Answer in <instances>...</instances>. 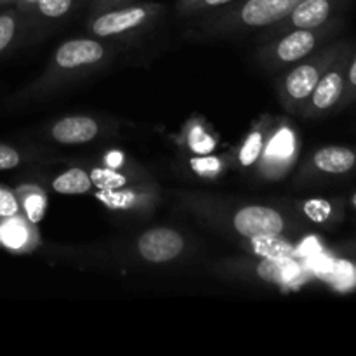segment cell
I'll return each instance as SVG.
<instances>
[{
  "label": "cell",
  "mask_w": 356,
  "mask_h": 356,
  "mask_svg": "<svg viewBox=\"0 0 356 356\" xmlns=\"http://www.w3.org/2000/svg\"><path fill=\"white\" fill-rule=\"evenodd\" d=\"M301 0H235L207 14L204 28L211 33L228 35L273 28L292 13Z\"/></svg>",
  "instance_id": "6da1fadb"
},
{
  "label": "cell",
  "mask_w": 356,
  "mask_h": 356,
  "mask_svg": "<svg viewBox=\"0 0 356 356\" xmlns=\"http://www.w3.org/2000/svg\"><path fill=\"white\" fill-rule=\"evenodd\" d=\"M348 42H350V38H341V40L332 42V44L323 45L318 51L313 52L312 56L299 61L298 66L289 70L282 76L277 87L278 99H280L282 106L289 113L301 117L302 110H305L312 92L315 90L318 80L322 79L323 73L332 65V61L343 51Z\"/></svg>",
  "instance_id": "7a4b0ae2"
},
{
  "label": "cell",
  "mask_w": 356,
  "mask_h": 356,
  "mask_svg": "<svg viewBox=\"0 0 356 356\" xmlns=\"http://www.w3.org/2000/svg\"><path fill=\"white\" fill-rule=\"evenodd\" d=\"M343 28L344 17H337L318 28H299V30L285 31L280 35V38L261 49V59L264 65L271 66V68L296 65L318 51L320 47L327 45V42L337 37Z\"/></svg>",
  "instance_id": "3957f363"
},
{
  "label": "cell",
  "mask_w": 356,
  "mask_h": 356,
  "mask_svg": "<svg viewBox=\"0 0 356 356\" xmlns=\"http://www.w3.org/2000/svg\"><path fill=\"white\" fill-rule=\"evenodd\" d=\"M353 49L355 42L350 40L344 45L343 51L337 54L332 65L327 68V72L316 83L315 90L312 92L305 110H302L301 118L313 120V118L325 117L327 113L334 110H339V103L344 96V89H346L348 65H350Z\"/></svg>",
  "instance_id": "277c9868"
},
{
  "label": "cell",
  "mask_w": 356,
  "mask_h": 356,
  "mask_svg": "<svg viewBox=\"0 0 356 356\" xmlns=\"http://www.w3.org/2000/svg\"><path fill=\"white\" fill-rule=\"evenodd\" d=\"M165 6L156 2L146 3H129L124 7H115V9L101 10L96 17H92L89 23V31L94 37L108 38L118 37V35L131 33L152 23Z\"/></svg>",
  "instance_id": "5b68a950"
},
{
  "label": "cell",
  "mask_w": 356,
  "mask_h": 356,
  "mask_svg": "<svg viewBox=\"0 0 356 356\" xmlns=\"http://www.w3.org/2000/svg\"><path fill=\"white\" fill-rule=\"evenodd\" d=\"M351 0H301L292 13L277 26L282 33L299 28H318L330 21L343 17Z\"/></svg>",
  "instance_id": "8992f818"
},
{
  "label": "cell",
  "mask_w": 356,
  "mask_h": 356,
  "mask_svg": "<svg viewBox=\"0 0 356 356\" xmlns=\"http://www.w3.org/2000/svg\"><path fill=\"white\" fill-rule=\"evenodd\" d=\"M285 218L273 207L245 205L233 216V229L243 238L263 235H282L285 232Z\"/></svg>",
  "instance_id": "52a82bcc"
},
{
  "label": "cell",
  "mask_w": 356,
  "mask_h": 356,
  "mask_svg": "<svg viewBox=\"0 0 356 356\" xmlns=\"http://www.w3.org/2000/svg\"><path fill=\"white\" fill-rule=\"evenodd\" d=\"M184 250V238L172 228H152L138 238V254L153 264L170 263Z\"/></svg>",
  "instance_id": "ba28073f"
},
{
  "label": "cell",
  "mask_w": 356,
  "mask_h": 356,
  "mask_svg": "<svg viewBox=\"0 0 356 356\" xmlns=\"http://www.w3.org/2000/svg\"><path fill=\"white\" fill-rule=\"evenodd\" d=\"M106 56V47L94 38H73L58 47L54 54V68L59 72H76L99 65Z\"/></svg>",
  "instance_id": "9c48e42d"
},
{
  "label": "cell",
  "mask_w": 356,
  "mask_h": 356,
  "mask_svg": "<svg viewBox=\"0 0 356 356\" xmlns=\"http://www.w3.org/2000/svg\"><path fill=\"white\" fill-rule=\"evenodd\" d=\"M313 174L343 177L356 172V148L353 146H323L316 149L308 163Z\"/></svg>",
  "instance_id": "30bf717a"
},
{
  "label": "cell",
  "mask_w": 356,
  "mask_h": 356,
  "mask_svg": "<svg viewBox=\"0 0 356 356\" xmlns=\"http://www.w3.org/2000/svg\"><path fill=\"white\" fill-rule=\"evenodd\" d=\"M99 134V125L92 117L75 115L56 122L51 129V136L59 145H86Z\"/></svg>",
  "instance_id": "8fae6325"
},
{
  "label": "cell",
  "mask_w": 356,
  "mask_h": 356,
  "mask_svg": "<svg viewBox=\"0 0 356 356\" xmlns=\"http://www.w3.org/2000/svg\"><path fill=\"white\" fill-rule=\"evenodd\" d=\"M35 225L19 214L0 221V242L3 247L16 252L30 250L37 243Z\"/></svg>",
  "instance_id": "7c38bea8"
},
{
  "label": "cell",
  "mask_w": 356,
  "mask_h": 356,
  "mask_svg": "<svg viewBox=\"0 0 356 356\" xmlns=\"http://www.w3.org/2000/svg\"><path fill=\"white\" fill-rule=\"evenodd\" d=\"M261 280L275 285H289L299 277V266L291 259H263L256 266Z\"/></svg>",
  "instance_id": "4fadbf2b"
},
{
  "label": "cell",
  "mask_w": 356,
  "mask_h": 356,
  "mask_svg": "<svg viewBox=\"0 0 356 356\" xmlns=\"http://www.w3.org/2000/svg\"><path fill=\"white\" fill-rule=\"evenodd\" d=\"M249 240V249L261 259H291L294 257V245L282 235H263Z\"/></svg>",
  "instance_id": "5bb4252c"
},
{
  "label": "cell",
  "mask_w": 356,
  "mask_h": 356,
  "mask_svg": "<svg viewBox=\"0 0 356 356\" xmlns=\"http://www.w3.org/2000/svg\"><path fill=\"white\" fill-rule=\"evenodd\" d=\"M19 202V209L24 214V218L30 222L37 225L45 214L47 209V197L38 186H19L17 191H14Z\"/></svg>",
  "instance_id": "9a60e30c"
},
{
  "label": "cell",
  "mask_w": 356,
  "mask_h": 356,
  "mask_svg": "<svg viewBox=\"0 0 356 356\" xmlns=\"http://www.w3.org/2000/svg\"><path fill=\"white\" fill-rule=\"evenodd\" d=\"M302 212L308 219L318 225L336 222L343 218L344 205L341 200H327V198H312L302 204Z\"/></svg>",
  "instance_id": "2e32d148"
},
{
  "label": "cell",
  "mask_w": 356,
  "mask_h": 356,
  "mask_svg": "<svg viewBox=\"0 0 356 356\" xmlns=\"http://www.w3.org/2000/svg\"><path fill=\"white\" fill-rule=\"evenodd\" d=\"M52 190H54L56 193L61 195L89 193V191L92 190V179H90L89 172H86V170L80 169V167H73V169L59 174V176L52 181Z\"/></svg>",
  "instance_id": "e0dca14e"
},
{
  "label": "cell",
  "mask_w": 356,
  "mask_h": 356,
  "mask_svg": "<svg viewBox=\"0 0 356 356\" xmlns=\"http://www.w3.org/2000/svg\"><path fill=\"white\" fill-rule=\"evenodd\" d=\"M233 2L235 0H176V10L181 17H202Z\"/></svg>",
  "instance_id": "ac0fdd59"
},
{
  "label": "cell",
  "mask_w": 356,
  "mask_h": 356,
  "mask_svg": "<svg viewBox=\"0 0 356 356\" xmlns=\"http://www.w3.org/2000/svg\"><path fill=\"white\" fill-rule=\"evenodd\" d=\"M264 148H266V132H264L263 127L254 129V131L247 136L245 141H243L242 148H240V163L245 167L254 165V163L261 159Z\"/></svg>",
  "instance_id": "d6986e66"
},
{
  "label": "cell",
  "mask_w": 356,
  "mask_h": 356,
  "mask_svg": "<svg viewBox=\"0 0 356 356\" xmlns=\"http://www.w3.org/2000/svg\"><path fill=\"white\" fill-rule=\"evenodd\" d=\"M106 207L115 209V211H125L138 205L139 195L132 190H99L96 195Z\"/></svg>",
  "instance_id": "ffe728a7"
},
{
  "label": "cell",
  "mask_w": 356,
  "mask_h": 356,
  "mask_svg": "<svg viewBox=\"0 0 356 356\" xmlns=\"http://www.w3.org/2000/svg\"><path fill=\"white\" fill-rule=\"evenodd\" d=\"M90 174L92 186L97 190H120L127 184V177L111 167H97Z\"/></svg>",
  "instance_id": "44dd1931"
},
{
  "label": "cell",
  "mask_w": 356,
  "mask_h": 356,
  "mask_svg": "<svg viewBox=\"0 0 356 356\" xmlns=\"http://www.w3.org/2000/svg\"><path fill=\"white\" fill-rule=\"evenodd\" d=\"M75 0H38L35 9L49 19H58V17L66 16L72 10Z\"/></svg>",
  "instance_id": "7402d4cb"
},
{
  "label": "cell",
  "mask_w": 356,
  "mask_h": 356,
  "mask_svg": "<svg viewBox=\"0 0 356 356\" xmlns=\"http://www.w3.org/2000/svg\"><path fill=\"white\" fill-rule=\"evenodd\" d=\"M356 101V44L353 52H351L350 65H348L346 73V89H344V96L339 103V110L351 106Z\"/></svg>",
  "instance_id": "603a6c76"
},
{
  "label": "cell",
  "mask_w": 356,
  "mask_h": 356,
  "mask_svg": "<svg viewBox=\"0 0 356 356\" xmlns=\"http://www.w3.org/2000/svg\"><path fill=\"white\" fill-rule=\"evenodd\" d=\"M17 214H21V209L16 193L10 191L9 188L0 186V221Z\"/></svg>",
  "instance_id": "cb8c5ba5"
},
{
  "label": "cell",
  "mask_w": 356,
  "mask_h": 356,
  "mask_svg": "<svg viewBox=\"0 0 356 356\" xmlns=\"http://www.w3.org/2000/svg\"><path fill=\"white\" fill-rule=\"evenodd\" d=\"M16 16L14 14H0V52L6 51L16 35Z\"/></svg>",
  "instance_id": "d4e9b609"
},
{
  "label": "cell",
  "mask_w": 356,
  "mask_h": 356,
  "mask_svg": "<svg viewBox=\"0 0 356 356\" xmlns=\"http://www.w3.org/2000/svg\"><path fill=\"white\" fill-rule=\"evenodd\" d=\"M21 163V153L14 146L0 143V170H10Z\"/></svg>",
  "instance_id": "484cf974"
},
{
  "label": "cell",
  "mask_w": 356,
  "mask_h": 356,
  "mask_svg": "<svg viewBox=\"0 0 356 356\" xmlns=\"http://www.w3.org/2000/svg\"><path fill=\"white\" fill-rule=\"evenodd\" d=\"M190 145L195 152L202 153V155H204V153H209L214 148V141H212L205 132H202L200 129H195L193 134L190 136Z\"/></svg>",
  "instance_id": "4316f807"
},
{
  "label": "cell",
  "mask_w": 356,
  "mask_h": 356,
  "mask_svg": "<svg viewBox=\"0 0 356 356\" xmlns=\"http://www.w3.org/2000/svg\"><path fill=\"white\" fill-rule=\"evenodd\" d=\"M191 165L195 170L200 174H214L218 170V160L216 159H205V160H193Z\"/></svg>",
  "instance_id": "83f0119b"
},
{
  "label": "cell",
  "mask_w": 356,
  "mask_h": 356,
  "mask_svg": "<svg viewBox=\"0 0 356 356\" xmlns=\"http://www.w3.org/2000/svg\"><path fill=\"white\" fill-rule=\"evenodd\" d=\"M134 0H94V9L96 10H108L115 9V7H124L132 3Z\"/></svg>",
  "instance_id": "f1b7e54d"
},
{
  "label": "cell",
  "mask_w": 356,
  "mask_h": 356,
  "mask_svg": "<svg viewBox=\"0 0 356 356\" xmlns=\"http://www.w3.org/2000/svg\"><path fill=\"white\" fill-rule=\"evenodd\" d=\"M124 153L122 152H110L106 156H104V160H106V167H111V169H118V167L124 163Z\"/></svg>",
  "instance_id": "f546056e"
},
{
  "label": "cell",
  "mask_w": 356,
  "mask_h": 356,
  "mask_svg": "<svg viewBox=\"0 0 356 356\" xmlns=\"http://www.w3.org/2000/svg\"><path fill=\"white\" fill-rule=\"evenodd\" d=\"M17 2V7H19L21 10H31L35 9V6H37L38 0H16Z\"/></svg>",
  "instance_id": "4dcf8cb0"
},
{
  "label": "cell",
  "mask_w": 356,
  "mask_h": 356,
  "mask_svg": "<svg viewBox=\"0 0 356 356\" xmlns=\"http://www.w3.org/2000/svg\"><path fill=\"white\" fill-rule=\"evenodd\" d=\"M348 205H350V207L353 209V211H356V191H355V193H351L350 200H348Z\"/></svg>",
  "instance_id": "1f68e13d"
},
{
  "label": "cell",
  "mask_w": 356,
  "mask_h": 356,
  "mask_svg": "<svg viewBox=\"0 0 356 356\" xmlns=\"http://www.w3.org/2000/svg\"><path fill=\"white\" fill-rule=\"evenodd\" d=\"M350 257L356 263V242L351 243V245H350Z\"/></svg>",
  "instance_id": "d6a6232c"
},
{
  "label": "cell",
  "mask_w": 356,
  "mask_h": 356,
  "mask_svg": "<svg viewBox=\"0 0 356 356\" xmlns=\"http://www.w3.org/2000/svg\"><path fill=\"white\" fill-rule=\"evenodd\" d=\"M0 2H16V0H0Z\"/></svg>",
  "instance_id": "836d02e7"
},
{
  "label": "cell",
  "mask_w": 356,
  "mask_h": 356,
  "mask_svg": "<svg viewBox=\"0 0 356 356\" xmlns=\"http://www.w3.org/2000/svg\"><path fill=\"white\" fill-rule=\"evenodd\" d=\"M0 245H2V242H0Z\"/></svg>",
  "instance_id": "e575fe53"
}]
</instances>
